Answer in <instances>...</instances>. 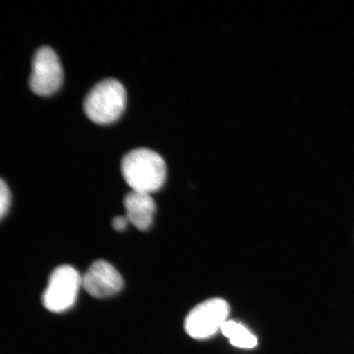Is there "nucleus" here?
Returning a JSON list of instances; mask_svg holds the SVG:
<instances>
[{
  "mask_svg": "<svg viewBox=\"0 0 354 354\" xmlns=\"http://www.w3.org/2000/svg\"><path fill=\"white\" fill-rule=\"evenodd\" d=\"M82 288L96 299L112 297L122 290L124 280L113 266L105 260H97L82 276Z\"/></svg>",
  "mask_w": 354,
  "mask_h": 354,
  "instance_id": "nucleus-6",
  "label": "nucleus"
},
{
  "mask_svg": "<svg viewBox=\"0 0 354 354\" xmlns=\"http://www.w3.org/2000/svg\"><path fill=\"white\" fill-rule=\"evenodd\" d=\"M63 80V66L55 50L48 46L39 48L32 57L30 90L38 95H50L59 90Z\"/></svg>",
  "mask_w": 354,
  "mask_h": 354,
  "instance_id": "nucleus-5",
  "label": "nucleus"
},
{
  "mask_svg": "<svg viewBox=\"0 0 354 354\" xmlns=\"http://www.w3.org/2000/svg\"><path fill=\"white\" fill-rule=\"evenodd\" d=\"M82 287V276L76 269L69 265L59 266L51 273L42 295L44 307L55 313L68 311L76 304Z\"/></svg>",
  "mask_w": 354,
  "mask_h": 354,
  "instance_id": "nucleus-3",
  "label": "nucleus"
},
{
  "mask_svg": "<svg viewBox=\"0 0 354 354\" xmlns=\"http://www.w3.org/2000/svg\"><path fill=\"white\" fill-rule=\"evenodd\" d=\"M230 307L223 299H211L197 305L188 314L185 322L187 334L196 339L212 337L227 322Z\"/></svg>",
  "mask_w": 354,
  "mask_h": 354,
  "instance_id": "nucleus-4",
  "label": "nucleus"
},
{
  "mask_svg": "<svg viewBox=\"0 0 354 354\" xmlns=\"http://www.w3.org/2000/svg\"><path fill=\"white\" fill-rule=\"evenodd\" d=\"M221 331L227 337L233 346L240 348H254L258 344V339L246 327L234 321H227Z\"/></svg>",
  "mask_w": 354,
  "mask_h": 354,
  "instance_id": "nucleus-8",
  "label": "nucleus"
},
{
  "mask_svg": "<svg viewBox=\"0 0 354 354\" xmlns=\"http://www.w3.org/2000/svg\"><path fill=\"white\" fill-rule=\"evenodd\" d=\"M127 92L122 84L115 78H106L96 83L84 100L86 116L97 124L112 123L126 108Z\"/></svg>",
  "mask_w": 354,
  "mask_h": 354,
  "instance_id": "nucleus-2",
  "label": "nucleus"
},
{
  "mask_svg": "<svg viewBox=\"0 0 354 354\" xmlns=\"http://www.w3.org/2000/svg\"><path fill=\"white\" fill-rule=\"evenodd\" d=\"M122 174L134 192L151 194L160 189L167 178V166L161 155L147 148H137L125 154Z\"/></svg>",
  "mask_w": 354,
  "mask_h": 354,
  "instance_id": "nucleus-1",
  "label": "nucleus"
},
{
  "mask_svg": "<svg viewBox=\"0 0 354 354\" xmlns=\"http://www.w3.org/2000/svg\"><path fill=\"white\" fill-rule=\"evenodd\" d=\"M124 207L129 223L140 231H147L153 223L156 203L149 194L131 190L124 198Z\"/></svg>",
  "mask_w": 354,
  "mask_h": 354,
  "instance_id": "nucleus-7",
  "label": "nucleus"
},
{
  "mask_svg": "<svg viewBox=\"0 0 354 354\" xmlns=\"http://www.w3.org/2000/svg\"><path fill=\"white\" fill-rule=\"evenodd\" d=\"M12 194L8 185L1 180L0 183V216L3 219L10 209Z\"/></svg>",
  "mask_w": 354,
  "mask_h": 354,
  "instance_id": "nucleus-9",
  "label": "nucleus"
},
{
  "mask_svg": "<svg viewBox=\"0 0 354 354\" xmlns=\"http://www.w3.org/2000/svg\"><path fill=\"white\" fill-rule=\"evenodd\" d=\"M129 221L126 216H118L113 220V227L118 232H122L126 230Z\"/></svg>",
  "mask_w": 354,
  "mask_h": 354,
  "instance_id": "nucleus-10",
  "label": "nucleus"
}]
</instances>
